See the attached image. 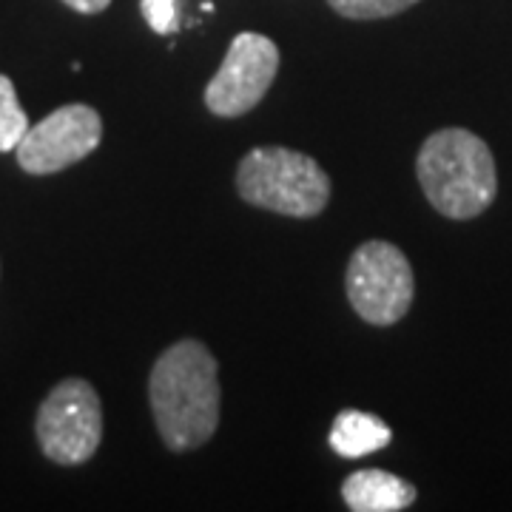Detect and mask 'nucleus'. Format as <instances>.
Segmentation results:
<instances>
[{
  "label": "nucleus",
  "mask_w": 512,
  "mask_h": 512,
  "mask_svg": "<svg viewBox=\"0 0 512 512\" xmlns=\"http://www.w3.org/2000/svg\"><path fill=\"white\" fill-rule=\"evenodd\" d=\"M148 399L168 450L188 453L202 447L217 433L222 404L211 350L194 339L171 345L151 367Z\"/></svg>",
  "instance_id": "1"
},
{
  "label": "nucleus",
  "mask_w": 512,
  "mask_h": 512,
  "mask_svg": "<svg viewBox=\"0 0 512 512\" xmlns=\"http://www.w3.org/2000/svg\"><path fill=\"white\" fill-rule=\"evenodd\" d=\"M421 191L450 220H473L495 200L498 174L490 146L467 128H441L424 140L416 160Z\"/></svg>",
  "instance_id": "2"
},
{
  "label": "nucleus",
  "mask_w": 512,
  "mask_h": 512,
  "mask_svg": "<svg viewBox=\"0 0 512 512\" xmlns=\"http://www.w3.org/2000/svg\"><path fill=\"white\" fill-rule=\"evenodd\" d=\"M239 197L285 217H316L330 200L322 165L291 148H254L237 171Z\"/></svg>",
  "instance_id": "3"
},
{
  "label": "nucleus",
  "mask_w": 512,
  "mask_h": 512,
  "mask_svg": "<svg viewBox=\"0 0 512 512\" xmlns=\"http://www.w3.org/2000/svg\"><path fill=\"white\" fill-rule=\"evenodd\" d=\"M345 288L353 311L370 325H396L413 305V268L390 242H365L350 256Z\"/></svg>",
  "instance_id": "4"
},
{
  "label": "nucleus",
  "mask_w": 512,
  "mask_h": 512,
  "mask_svg": "<svg viewBox=\"0 0 512 512\" xmlns=\"http://www.w3.org/2000/svg\"><path fill=\"white\" fill-rule=\"evenodd\" d=\"M40 450L57 464H83L103 439V407L94 387L83 379L60 382L37 413Z\"/></svg>",
  "instance_id": "5"
},
{
  "label": "nucleus",
  "mask_w": 512,
  "mask_h": 512,
  "mask_svg": "<svg viewBox=\"0 0 512 512\" xmlns=\"http://www.w3.org/2000/svg\"><path fill=\"white\" fill-rule=\"evenodd\" d=\"M279 69V49L271 37L242 32L231 40L220 72L205 89V106L220 117L248 114L268 94Z\"/></svg>",
  "instance_id": "6"
},
{
  "label": "nucleus",
  "mask_w": 512,
  "mask_h": 512,
  "mask_svg": "<svg viewBox=\"0 0 512 512\" xmlns=\"http://www.w3.org/2000/svg\"><path fill=\"white\" fill-rule=\"evenodd\" d=\"M103 140V120L92 106H63L26 131L18 163L29 174H55L89 157Z\"/></svg>",
  "instance_id": "7"
},
{
  "label": "nucleus",
  "mask_w": 512,
  "mask_h": 512,
  "mask_svg": "<svg viewBox=\"0 0 512 512\" xmlns=\"http://www.w3.org/2000/svg\"><path fill=\"white\" fill-rule=\"evenodd\" d=\"M342 498L353 512H399L416 501V487L384 470H359L342 484Z\"/></svg>",
  "instance_id": "8"
},
{
  "label": "nucleus",
  "mask_w": 512,
  "mask_h": 512,
  "mask_svg": "<svg viewBox=\"0 0 512 512\" xmlns=\"http://www.w3.org/2000/svg\"><path fill=\"white\" fill-rule=\"evenodd\" d=\"M393 439L390 427L382 419L362 413V410H345L333 421L330 430V447L345 458H362L379 453Z\"/></svg>",
  "instance_id": "9"
},
{
  "label": "nucleus",
  "mask_w": 512,
  "mask_h": 512,
  "mask_svg": "<svg viewBox=\"0 0 512 512\" xmlns=\"http://www.w3.org/2000/svg\"><path fill=\"white\" fill-rule=\"evenodd\" d=\"M29 131V117L18 103L15 83L0 74V151H15Z\"/></svg>",
  "instance_id": "10"
},
{
  "label": "nucleus",
  "mask_w": 512,
  "mask_h": 512,
  "mask_svg": "<svg viewBox=\"0 0 512 512\" xmlns=\"http://www.w3.org/2000/svg\"><path fill=\"white\" fill-rule=\"evenodd\" d=\"M330 6L350 20H379L393 18L404 9L416 6L419 0H328Z\"/></svg>",
  "instance_id": "11"
},
{
  "label": "nucleus",
  "mask_w": 512,
  "mask_h": 512,
  "mask_svg": "<svg viewBox=\"0 0 512 512\" xmlns=\"http://www.w3.org/2000/svg\"><path fill=\"white\" fill-rule=\"evenodd\" d=\"M140 9L157 35L177 32V0H140Z\"/></svg>",
  "instance_id": "12"
},
{
  "label": "nucleus",
  "mask_w": 512,
  "mask_h": 512,
  "mask_svg": "<svg viewBox=\"0 0 512 512\" xmlns=\"http://www.w3.org/2000/svg\"><path fill=\"white\" fill-rule=\"evenodd\" d=\"M66 6H72L74 12H83V15H97L109 6L111 0H63Z\"/></svg>",
  "instance_id": "13"
}]
</instances>
